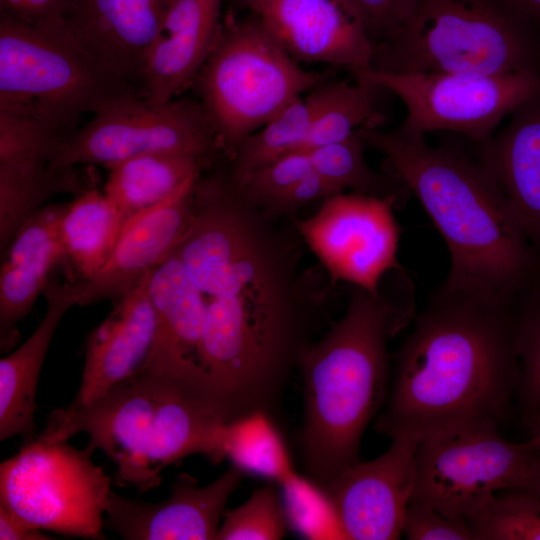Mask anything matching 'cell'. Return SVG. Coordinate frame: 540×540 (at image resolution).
<instances>
[{"label":"cell","instance_id":"obj_13","mask_svg":"<svg viewBox=\"0 0 540 540\" xmlns=\"http://www.w3.org/2000/svg\"><path fill=\"white\" fill-rule=\"evenodd\" d=\"M404 201L397 195L341 192L324 199L312 216L292 217L304 244L328 272L330 288L346 282L378 294L383 278L402 270L394 209Z\"/></svg>","mask_w":540,"mask_h":540},{"label":"cell","instance_id":"obj_33","mask_svg":"<svg viewBox=\"0 0 540 540\" xmlns=\"http://www.w3.org/2000/svg\"><path fill=\"white\" fill-rule=\"evenodd\" d=\"M288 526L308 539H344L323 487L297 471L278 484Z\"/></svg>","mask_w":540,"mask_h":540},{"label":"cell","instance_id":"obj_37","mask_svg":"<svg viewBox=\"0 0 540 540\" xmlns=\"http://www.w3.org/2000/svg\"><path fill=\"white\" fill-rule=\"evenodd\" d=\"M65 140L42 124L0 111V162L22 158H53Z\"/></svg>","mask_w":540,"mask_h":540},{"label":"cell","instance_id":"obj_16","mask_svg":"<svg viewBox=\"0 0 540 540\" xmlns=\"http://www.w3.org/2000/svg\"><path fill=\"white\" fill-rule=\"evenodd\" d=\"M244 472L235 465L201 486L196 478L179 474L171 495L162 502H144L110 492L104 527L127 540H215L227 502Z\"/></svg>","mask_w":540,"mask_h":540},{"label":"cell","instance_id":"obj_9","mask_svg":"<svg viewBox=\"0 0 540 540\" xmlns=\"http://www.w3.org/2000/svg\"><path fill=\"white\" fill-rule=\"evenodd\" d=\"M95 450L39 437L23 443L0 465V504L33 528L104 539L111 480L92 461Z\"/></svg>","mask_w":540,"mask_h":540},{"label":"cell","instance_id":"obj_34","mask_svg":"<svg viewBox=\"0 0 540 540\" xmlns=\"http://www.w3.org/2000/svg\"><path fill=\"white\" fill-rule=\"evenodd\" d=\"M278 484L268 481L224 513L218 540H280L289 527Z\"/></svg>","mask_w":540,"mask_h":540},{"label":"cell","instance_id":"obj_29","mask_svg":"<svg viewBox=\"0 0 540 540\" xmlns=\"http://www.w3.org/2000/svg\"><path fill=\"white\" fill-rule=\"evenodd\" d=\"M223 452L244 473L277 484L296 472L283 436L272 415L264 410L244 414L226 424Z\"/></svg>","mask_w":540,"mask_h":540},{"label":"cell","instance_id":"obj_6","mask_svg":"<svg viewBox=\"0 0 540 540\" xmlns=\"http://www.w3.org/2000/svg\"><path fill=\"white\" fill-rule=\"evenodd\" d=\"M534 31L502 0H415L367 70L497 75L539 70Z\"/></svg>","mask_w":540,"mask_h":540},{"label":"cell","instance_id":"obj_12","mask_svg":"<svg viewBox=\"0 0 540 540\" xmlns=\"http://www.w3.org/2000/svg\"><path fill=\"white\" fill-rule=\"evenodd\" d=\"M352 76L402 100L407 111L403 129L459 133L475 145L488 141L507 115L540 95V70L497 75L362 70Z\"/></svg>","mask_w":540,"mask_h":540},{"label":"cell","instance_id":"obj_8","mask_svg":"<svg viewBox=\"0 0 540 540\" xmlns=\"http://www.w3.org/2000/svg\"><path fill=\"white\" fill-rule=\"evenodd\" d=\"M126 93L137 91L104 70L70 30L40 29L0 12V111L66 139L83 115Z\"/></svg>","mask_w":540,"mask_h":540},{"label":"cell","instance_id":"obj_43","mask_svg":"<svg viewBox=\"0 0 540 540\" xmlns=\"http://www.w3.org/2000/svg\"><path fill=\"white\" fill-rule=\"evenodd\" d=\"M534 33L540 34V0H502Z\"/></svg>","mask_w":540,"mask_h":540},{"label":"cell","instance_id":"obj_45","mask_svg":"<svg viewBox=\"0 0 540 540\" xmlns=\"http://www.w3.org/2000/svg\"><path fill=\"white\" fill-rule=\"evenodd\" d=\"M522 489L540 497V452H538V457L532 468L531 474Z\"/></svg>","mask_w":540,"mask_h":540},{"label":"cell","instance_id":"obj_41","mask_svg":"<svg viewBox=\"0 0 540 540\" xmlns=\"http://www.w3.org/2000/svg\"><path fill=\"white\" fill-rule=\"evenodd\" d=\"M341 193L333 184L314 170L279 197L267 213L282 218H291L304 206Z\"/></svg>","mask_w":540,"mask_h":540},{"label":"cell","instance_id":"obj_1","mask_svg":"<svg viewBox=\"0 0 540 540\" xmlns=\"http://www.w3.org/2000/svg\"><path fill=\"white\" fill-rule=\"evenodd\" d=\"M273 216L230 182L204 189L171 253L205 301L198 362L233 415L272 413L329 287L301 271L304 242L292 218Z\"/></svg>","mask_w":540,"mask_h":540},{"label":"cell","instance_id":"obj_26","mask_svg":"<svg viewBox=\"0 0 540 540\" xmlns=\"http://www.w3.org/2000/svg\"><path fill=\"white\" fill-rule=\"evenodd\" d=\"M82 191L84 189L74 167H56L48 158L0 162L1 253L49 199L64 192Z\"/></svg>","mask_w":540,"mask_h":540},{"label":"cell","instance_id":"obj_36","mask_svg":"<svg viewBox=\"0 0 540 540\" xmlns=\"http://www.w3.org/2000/svg\"><path fill=\"white\" fill-rule=\"evenodd\" d=\"M313 171L308 152L287 155L233 183L252 203L267 211L293 185Z\"/></svg>","mask_w":540,"mask_h":540},{"label":"cell","instance_id":"obj_42","mask_svg":"<svg viewBox=\"0 0 540 540\" xmlns=\"http://www.w3.org/2000/svg\"><path fill=\"white\" fill-rule=\"evenodd\" d=\"M1 540H47L53 539L41 530L25 523L5 506L0 504Z\"/></svg>","mask_w":540,"mask_h":540},{"label":"cell","instance_id":"obj_3","mask_svg":"<svg viewBox=\"0 0 540 540\" xmlns=\"http://www.w3.org/2000/svg\"><path fill=\"white\" fill-rule=\"evenodd\" d=\"M367 148L382 153L393 173L415 194L450 254L444 290L515 304L540 279V255L508 200L479 161L401 126L357 130Z\"/></svg>","mask_w":540,"mask_h":540},{"label":"cell","instance_id":"obj_22","mask_svg":"<svg viewBox=\"0 0 540 540\" xmlns=\"http://www.w3.org/2000/svg\"><path fill=\"white\" fill-rule=\"evenodd\" d=\"M509 123L476 145L478 159L508 200L540 255V95L516 108Z\"/></svg>","mask_w":540,"mask_h":540},{"label":"cell","instance_id":"obj_21","mask_svg":"<svg viewBox=\"0 0 540 540\" xmlns=\"http://www.w3.org/2000/svg\"><path fill=\"white\" fill-rule=\"evenodd\" d=\"M68 203L47 204L17 232L2 252L0 270V347L8 351L17 339V323L31 310L50 279L52 269L66 259L60 224Z\"/></svg>","mask_w":540,"mask_h":540},{"label":"cell","instance_id":"obj_39","mask_svg":"<svg viewBox=\"0 0 540 540\" xmlns=\"http://www.w3.org/2000/svg\"><path fill=\"white\" fill-rule=\"evenodd\" d=\"M403 534L410 540H474L467 518H450L415 501L407 507Z\"/></svg>","mask_w":540,"mask_h":540},{"label":"cell","instance_id":"obj_24","mask_svg":"<svg viewBox=\"0 0 540 540\" xmlns=\"http://www.w3.org/2000/svg\"><path fill=\"white\" fill-rule=\"evenodd\" d=\"M148 293L157 315L151 352L180 360L194 368L203 380L198 352L206 310L199 289L183 265L170 255L151 272Z\"/></svg>","mask_w":540,"mask_h":540},{"label":"cell","instance_id":"obj_11","mask_svg":"<svg viewBox=\"0 0 540 540\" xmlns=\"http://www.w3.org/2000/svg\"><path fill=\"white\" fill-rule=\"evenodd\" d=\"M152 153L191 155L207 169L223 155L199 100L174 98L152 104L137 93H126L107 101L91 120L63 140L52 163L60 168L96 164L110 168Z\"/></svg>","mask_w":540,"mask_h":540},{"label":"cell","instance_id":"obj_38","mask_svg":"<svg viewBox=\"0 0 540 540\" xmlns=\"http://www.w3.org/2000/svg\"><path fill=\"white\" fill-rule=\"evenodd\" d=\"M359 19L373 48L392 40L415 0H342Z\"/></svg>","mask_w":540,"mask_h":540},{"label":"cell","instance_id":"obj_7","mask_svg":"<svg viewBox=\"0 0 540 540\" xmlns=\"http://www.w3.org/2000/svg\"><path fill=\"white\" fill-rule=\"evenodd\" d=\"M329 79L301 67L252 14L221 24L194 86L228 159L238 144Z\"/></svg>","mask_w":540,"mask_h":540},{"label":"cell","instance_id":"obj_10","mask_svg":"<svg viewBox=\"0 0 540 540\" xmlns=\"http://www.w3.org/2000/svg\"><path fill=\"white\" fill-rule=\"evenodd\" d=\"M499 427L493 421H472L418 441L411 501L450 518H467L496 493L522 489L538 452L528 441L505 439Z\"/></svg>","mask_w":540,"mask_h":540},{"label":"cell","instance_id":"obj_14","mask_svg":"<svg viewBox=\"0 0 540 540\" xmlns=\"http://www.w3.org/2000/svg\"><path fill=\"white\" fill-rule=\"evenodd\" d=\"M417 443L394 438L377 458L360 461L320 484L344 539L394 540L403 535L404 517L415 486Z\"/></svg>","mask_w":540,"mask_h":540},{"label":"cell","instance_id":"obj_20","mask_svg":"<svg viewBox=\"0 0 540 540\" xmlns=\"http://www.w3.org/2000/svg\"><path fill=\"white\" fill-rule=\"evenodd\" d=\"M220 8L221 0H168L138 87L141 98L167 102L193 83L220 31Z\"/></svg>","mask_w":540,"mask_h":540},{"label":"cell","instance_id":"obj_32","mask_svg":"<svg viewBox=\"0 0 540 540\" xmlns=\"http://www.w3.org/2000/svg\"><path fill=\"white\" fill-rule=\"evenodd\" d=\"M504 491L467 517L474 540H540V497L523 489Z\"/></svg>","mask_w":540,"mask_h":540},{"label":"cell","instance_id":"obj_15","mask_svg":"<svg viewBox=\"0 0 540 540\" xmlns=\"http://www.w3.org/2000/svg\"><path fill=\"white\" fill-rule=\"evenodd\" d=\"M258 18L298 63H324L351 74L370 68L373 46L342 0H232Z\"/></svg>","mask_w":540,"mask_h":540},{"label":"cell","instance_id":"obj_18","mask_svg":"<svg viewBox=\"0 0 540 540\" xmlns=\"http://www.w3.org/2000/svg\"><path fill=\"white\" fill-rule=\"evenodd\" d=\"M198 177L123 224L106 262L91 278L81 280L79 306L118 300L170 256L188 227Z\"/></svg>","mask_w":540,"mask_h":540},{"label":"cell","instance_id":"obj_27","mask_svg":"<svg viewBox=\"0 0 540 540\" xmlns=\"http://www.w3.org/2000/svg\"><path fill=\"white\" fill-rule=\"evenodd\" d=\"M122 228L118 210L104 192L84 190L68 202L60 237L68 259L82 279H89L111 254Z\"/></svg>","mask_w":540,"mask_h":540},{"label":"cell","instance_id":"obj_44","mask_svg":"<svg viewBox=\"0 0 540 540\" xmlns=\"http://www.w3.org/2000/svg\"><path fill=\"white\" fill-rule=\"evenodd\" d=\"M523 419L529 433L528 443L540 452V408L523 416Z\"/></svg>","mask_w":540,"mask_h":540},{"label":"cell","instance_id":"obj_5","mask_svg":"<svg viewBox=\"0 0 540 540\" xmlns=\"http://www.w3.org/2000/svg\"><path fill=\"white\" fill-rule=\"evenodd\" d=\"M227 423L183 371L147 359L94 401L53 410L38 437L57 442L87 433L89 444L116 465V484L146 492L185 457L203 454L221 462Z\"/></svg>","mask_w":540,"mask_h":540},{"label":"cell","instance_id":"obj_2","mask_svg":"<svg viewBox=\"0 0 540 540\" xmlns=\"http://www.w3.org/2000/svg\"><path fill=\"white\" fill-rule=\"evenodd\" d=\"M520 374L516 303L440 288L398 351L374 429L418 442L472 421L501 425Z\"/></svg>","mask_w":540,"mask_h":540},{"label":"cell","instance_id":"obj_4","mask_svg":"<svg viewBox=\"0 0 540 540\" xmlns=\"http://www.w3.org/2000/svg\"><path fill=\"white\" fill-rule=\"evenodd\" d=\"M413 286L402 271L378 294L351 286L344 315L304 350L301 452L319 484L360 462L363 434L383 405L387 344L414 315Z\"/></svg>","mask_w":540,"mask_h":540},{"label":"cell","instance_id":"obj_25","mask_svg":"<svg viewBox=\"0 0 540 540\" xmlns=\"http://www.w3.org/2000/svg\"><path fill=\"white\" fill-rule=\"evenodd\" d=\"M206 169L200 159L187 154L140 155L111 166L103 192L118 210L123 226L174 195Z\"/></svg>","mask_w":540,"mask_h":540},{"label":"cell","instance_id":"obj_23","mask_svg":"<svg viewBox=\"0 0 540 540\" xmlns=\"http://www.w3.org/2000/svg\"><path fill=\"white\" fill-rule=\"evenodd\" d=\"M81 281L47 282L43 293L47 310L31 336L0 361V440L21 436L35 439L36 390L42 365L54 333L69 309L79 305Z\"/></svg>","mask_w":540,"mask_h":540},{"label":"cell","instance_id":"obj_28","mask_svg":"<svg viewBox=\"0 0 540 540\" xmlns=\"http://www.w3.org/2000/svg\"><path fill=\"white\" fill-rule=\"evenodd\" d=\"M365 82L325 80L306 99L311 105L310 129L303 151L342 141L363 126L380 127L385 121L374 105V91Z\"/></svg>","mask_w":540,"mask_h":540},{"label":"cell","instance_id":"obj_19","mask_svg":"<svg viewBox=\"0 0 540 540\" xmlns=\"http://www.w3.org/2000/svg\"><path fill=\"white\" fill-rule=\"evenodd\" d=\"M151 272L119 298L87 336L80 386L69 406L94 401L145 364L157 332V315L148 293Z\"/></svg>","mask_w":540,"mask_h":540},{"label":"cell","instance_id":"obj_30","mask_svg":"<svg viewBox=\"0 0 540 540\" xmlns=\"http://www.w3.org/2000/svg\"><path fill=\"white\" fill-rule=\"evenodd\" d=\"M311 105L298 97L255 132L246 136L229 159L228 174L237 182L287 155L304 152Z\"/></svg>","mask_w":540,"mask_h":540},{"label":"cell","instance_id":"obj_40","mask_svg":"<svg viewBox=\"0 0 540 540\" xmlns=\"http://www.w3.org/2000/svg\"><path fill=\"white\" fill-rule=\"evenodd\" d=\"M67 0H1V12L34 27L70 30L65 20Z\"/></svg>","mask_w":540,"mask_h":540},{"label":"cell","instance_id":"obj_31","mask_svg":"<svg viewBox=\"0 0 540 540\" xmlns=\"http://www.w3.org/2000/svg\"><path fill=\"white\" fill-rule=\"evenodd\" d=\"M365 143L356 131L348 138L308 151L313 170L340 192L350 190L385 197L397 195L403 200L410 193L393 174L373 170L365 160Z\"/></svg>","mask_w":540,"mask_h":540},{"label":"cell","instance_id":"obj_17","mask_svg":"<svg viewBox=\"0 0 540 540\" xmlns=\"http://www.w3.org/2000/svg\"><path fill=\"white\" fill-rule=\"evenodd\" d=\"M168 0H67L65 20L85 51L138 93Z\"/></svg>","mask_w":540,"mask_h":540},{"label":"cell","instance_id":"obj_35","mask_svg":"<svg viewBox=\"0 0 540 540\" xmlns=\"http://www.w3.org/2000/svg\"><path fill=\"white\" fill-rule=\"evenodd\" d=\"M516 345L521 367L516 401L525 416L540 408V279L516 302Z\"/></svg>","mask_w":540,"mask_h":540}]
</instances>
